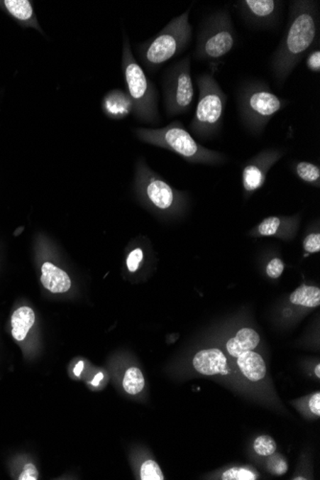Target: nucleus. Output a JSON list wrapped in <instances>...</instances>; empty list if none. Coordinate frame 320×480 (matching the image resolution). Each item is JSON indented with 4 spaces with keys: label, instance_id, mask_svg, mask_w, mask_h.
Masks as SVG:
<instances>
[{
    "label": "nucleus",
    "instance_id": "obj_1",
    "mask_svg": "<svg viewBox=\"0 0 320 480\" xmlns=\"http://www.w3.org/2000/svg\"><path fill=\"white\" fill-rule=\"evenodd\" d=\"M319 29V1H292L288 26L270 62L272 75L281 86L316 42Z\"/></svg>",
    "mask_w": 320,
    "mask_h": 480
},
{
    "label": "nucleus",
    "instance_id": "obj_2",
    "mask_svg": "<svg viewBox=\"0 0 320 480\" xmlns=\"http://www.w3.org/2000/svg\"><path fill=\"white\" fill-rule=\"evenodd\" d=\"M237 112L242 124L253 133H261L288 101L275 94L262 80L243 82L236 92Z\"/></svg>",
    "mask_w": 320,
    "mask_h": 480
},
{
    "label": "nucleus",
    "instance_id": "obj_3",
    "mask_svg": "<svg viewBox=\"0 0 320 480\" xmlns=\"http://www.w3.org/2000/svg\"><path fill=\"white\" fill-rule=\"evenodd\" d=\"M190 9L172 19L154 38L138 46L139 58L150 72L182 53L190 45L193 27L189 23Z\"/></svg>",
    "mask_w": 320,
    "mask_h": 480
},
{
    "label": "nucleus",
    "instance_id": "obj_4",
    "mask_svg": "<svg viewBox=\"0 0 320 480\" xmlns=\"http://www.w3.org/2000/svg\"><path fill=\"white\" fill-rule=\"evenodd\" d=\"M122 71L136 118L152 124L160 121L157 89L133 57L127 35H124L123 43Z\"/></svg>",
    "mask_w": 320,
    "mask_h": 480
},
{
    "label": "nucleus",
    "instance_id": "obj_5",
    "mask_svg": "<svg viewBox=\"0 0 320 480\" xmlns=\"http://www.w3.org/2000/svg\"><path fill=\"white\" fill-rule=\"evenodd\" d=\"M136 136L147 143L173 151L192 163H223L224 156L201 146L180 121L161 129H138Z\"/></svg>",
    "mask_w": 320,
    "mask_h": 480
},
{
    "label": "nucleus",
    "instance_id": "obj_6",
    "mask_svg": "<svg viewBox=\"0 0 320 480\" xmlns=\"http://www.w3.org/2000/svg\"><path fill=\"white\" fill-rule=\"evenodd\" d=\"M237 43L231 13L221 9L202 21L193 57L197 61H211L226 56Z\"/></svg>",
    "mask_w": 320,
    "mask_h": 480
},
{
    "label": "nucleus",
    "instance_id": "obj_7",
    "mask_svg": "<svg viewBox=\"0 0 320 480\" xmlns=\"http://www.w3.org/2000/svg\"><path fill=\"white\" fill-rule=\"evenodd\" d=\"M197 84L199 101L190 129L198 136H212L223 124L228 96L211 74L197 77Z\"/></svg>",
    "mask_w": 320,
    "mask_h": 480
},
{
    "label": "nucleus",
    "instance_id": "obj_8",
    "mask_svg": "<svg viewBox=\"0 0 320 480\" xmlns=\"http://www.w3.org/2000/svg\"><path fill=\"white\" fill-rule=\"evenodd\" d=\"M163 93L168 116L187 114L190 111L195 95L190 56L183 58L167 70L163 78Z\"/></svg>",
    "mask_w": 320,
    "mask_h": 480
},
{
    "label": "nucleus",
    "instance_id": "obj_9",
    "mask_svg": "<svg viewBox=\"0 0 320 480\" xmlns=\"http://www.w3.org/2000/svg\"><path fill=\"white\" fill-rule=\"evenodd\" d=\"M138 187L145 202L162 212H176L184 205V196L158 178L146 167L138 170Z\"/></svg>",
    "mask_w": 320,
    "mask_h": 480
},
{
    "label": "nucleus",
    "instance_id": "obj_10",
    "mask_svg": "<svg viewBox=\"0 0 320 480\" xmlns=\"http://www.w3.org/2000/svg\"><path fill=\"white\" fill-rule=\"evenodd\" d=\"M236 7L248 26L267 30L277 27L283 2L278 0H241L237 2Z\"/></svg>",
    "mask_w": 320,
    "mask_h": 480
},
{
    "label": "nucleus",
    "instance_id": "obj_11",
    "mask_svg": "<svg viewBox=\"0 0 320 480\" xmlns=\"http://www.w3.org/2000/svg\"><path fill=\"white\" fill-rule=\"evenodd\" d=\"M278 150H266L248 163L243 169L242 180L245 194L250 195L264 185L267 172L281 158Z\"/></svg>",
    "mask_w": 320,
    "mask_h": 480
},
{
    "label": "nucleus",
    "instance_id": "obj_12",
    "mask_svg": "<svg viewBox=\"0 0 320 480\" xmlns=\"http://www.w3.org/2000/svg\"><path fill=\"white\" fill-rule=\"evenodd\" d=\"M228 359L218 348L199 351L193 359V366L202 375L213 376L226 373Z\"/></svg>",
    "mask_w": 320,
    "mask_h": 480
},
{
    "label": "nucleus",
    "instance_id": "obj_13",
    "mask_svg": "<svg viewBox=\"0 0 320 480\" xmlns=\"http://www.w3.org/2000/svg\"><path fill=\"white\" fill-rule=\"evenodd\" d=\"M103 111L111 119H123L133 112L131 102L128 92L114 89L106 93L103 99Z\"/></svg>",
    "mask_w": 320,
    "mask_h": 480
},
{
    "label": "nucleus",
    "instance_id": "obj_14",
    "mask_svg": "<svg viewBox=\"0 0 320 480\" xmlns=\"http://www.w3.org/2000/svg\"><path fill=\"white\" fill-rule=\"evenodd\" d=\"M40 281L46 290L53 293H67L71 287V280L67 273L49 262L43 265Z\"/></svg>",
    "mask_w": 320,
    "mask_h": 480
},
{
    "label": "nucleus",
    "instance_id": "obj_15",
    "mask_svg": "<svg viewBox=\"0 0 320 480\" xmlns=\"http://www.w3.org/2000/svg\"><path fill=\"white\" fill-rule=\"evenodd\" d=\"M237 364L245 377L251 382H258L266 376L267 366L264 359L253 350L241 354L237 358Z\"/></svg>",
    "mask_w": 320,
    "mask_h": 480
},
{
    "label": "nucleus",
    "instance_id": "obj_16",
    "mask_svg": "<svg viewBox=\"0 0 320 480\" xmlns=\"http://www.w3.org/2000/svg\"><path fill=\"white\" fill-rule=\"evenodd\" d=\"M260 344V336L256 331L250 328H243L238 331L236 336L229 339L226 342V349L234 358H238L241 354L253 351Z\"/></svg>",
    "mask_w": 320,
    "mask_h": 480
},
{
    "label": "nucleus",
    "instance_id": "obj_17",
    "mask_svg": "<svg viewBox=\"0 0 320 480\" xmlns=\"http://www.w3.org/2000/svg\"><path fill=\"white\" fill-rule=\"evenodd\" d=\"M2 4H4L5 10L16 21L24 24H28L29 26L34 27V28L42 32L40 24L35 18L32 2L28 1V0H5L2 2Z\"/></svg>",
    "mask_w": 320,
    "mask_h": 480
},
{
    "label": "nucleus",
    "instance_id": "obj_18",
    "mask_svg": "<svg viewBox=\"0 0 320 480\" xmlns=\"http://www.w3.org/2000/svg\"><path fill=\"white\" fill-rule=\"evenodd\" d=\"M35 320V312L30 307L24 306L16 310L11 318L13 339L18 342L24 341L34 325Z\"/></svg>",
    "mask_w": 320,
    "mask_h": 480
},
{
    "label": "nucleus",
    "instance_id": "obj_19",
    "mask_svg": "<svg viewBox=\"0 0 320 480\" xmlns=\"http://www.w3.org/2000/svg\"><path fill=\"white\" fill-rule=\"evenodd\" d=\"M289 301L294 305L316 308L320 305L319 288L303 285L292 293Z\"/></svg>",
    "mask_w": 320,
    "mask_h": 480
},
{
    "label": "nucleus",
    "instance_id": "obj_20",
    "mask_svg": "<svg viewBox=\"0 0 320 480\" xmlns=\"http://www.w3.org/2000/svg\"><path fill=\"white\" fill-rule=\"evenodd\" d=\"M145 380L143 374L136 367L128 369L123 378V388L128 394L136 395L143 391Z\"/></svg>",
    "mask_w": 320,
    "mask_h": 480
},
{
    "label": "nucleus",
    "instance_id": "obj_21",
    "mask_svg": "<svg viewBox=\"0 0 320 480\" xmlns=\"http://www.w3.org/2000/svg\"><path fill=\"white\" fill-rule=\"evenodd\" d=\"M295 173L303 182L319 186L320 169L316 164L301 161L295 166Z\"/></svg>",
    "mask_w": 320,
    "mask_h": 480
},
{
    "label": "nucleus",
    "instance_id": "obj_22",
    "mask_svg": "<svg viewBox=\"0 0 320 480\" xmlns=\"http://www.w3.org/2000/svg\"><path fill=\"white\" fill-rule=\"evenodd\" d=\"M294 219H282L280 217H267L257 227L261 236H273L277 234L279 230L286 224L291 223Z\"/></svg>",
    "mask_w": 320,
    "mask_h": 480
},
{
    "label": "nucleus",
    "instance_id": "obj_23",
    "mask_svg": "<svg viewBox=\"0 0 320 480\" xmlns=\"http://www.w3.org/2000/svg\"><path fill=\"white\" fill-rule=\"evenodd\" d=\"M254 451L261 457H269L276 452V442L270 435H262L256 438L253 445Z\"/></svg>",
    "mask_w": 320,
    "mask_h": 480
},
{
    "label": "nucleus",
    "instance_id": "obj_24",
    "mask_svg": "<svg viewBox=\"0 0 320 480\" xmlns=\"http://www.w3.org/2000/svg\"><path fill=\"white\" fill-rule=\"evenodd\" d=\"M269 460L267 462V470L273 476H283L288 471L289 466L285 457L280 454H272L269 455Z\"/></svg>",
    "mask_w": 320,
    "mask_h": 480
},
{
    "label": "nucleus",
    "instance_id": "obj_25",
    "mask_svg": "<svg viewBox=\"0 0 320 480\" xmlns=\"http://www.w3.org/2000/svg\"><path fill=\"white\" fill-rule=\"evenodd\" d=\"M140 477L142 480H163L162 471L154 460H147L141 466Z\"/></svg>",
    "mask_w": 320,
    "mask_h": 480
},
{
    "label": "nucleus",
    "instance_id": "obj_26",
    "mask_svg": "<svg viewBox=\"0 0 320 480\" xmlns=\"http://www.w3.org/2000/svg\"><path fill=\"white\" fill-rule=\"evenodd\" d=\"M223 480H255L256 474L248 469L231 468L224 471L221 476Z\"/></svg>",
    "mask_w": 320,
    "mask_h": 480
},
{
    "label": "nucleus",
    "instance_id": "obj_27",
    "mask_svg": "<svg viewBox=\"0 0 320 480\" xmlns=\"http://www.w3.org/2000/svg\"><path fill=\"white\" fill-rule=\"evenodd\" d=\"M285 264L279 258H273L267 266V274L272 279H277L283 273Z\"/></svg>",
    "mask_w": 320,
    "mask_h": 480
},
{
    "label": "nucleus",
    "instance_id": "obj_28",
    "mask_svg": "<svg viewBox=\"0 0 320 480\" xmlns=\"http://www.w3.org/2000/svg\"><path fill=\"white\" fill-rule=\"evenodd\" d=\"M303 248L309 253H316L320 251V234L319 233H311L304 239Z\"/></svg>",
    "mask_w": 320,
    "mask_h": 480
},
{
    "label": "nucleus",
    "instance_id": "obj_29",
    "mask_svg": "<svg viewBox=\"0 0 320 480\" xmlns=\"http://www.w3.org/2000/svg\"><path fill=\"white\" fill-rule=\"evenodd\" d=\"M143 260V251L141 249H136L131 252L127 258V267L131 273H135L138 270L139 264Z\"/></svg>",
    "mask_w": 320,
    "mask_h": 480
},
{
    "label": "nucleus",
    "instance_id": "obj_30",
    "mask_svg": "<svg viewBox=\"0 0 320 480\" xmlns=\"http://www.w3.org/2000/svg\"><path fill=\"white\" fill-rule=\"evenodd\" d=\"M306 65L309 70L314 73L320 72V50L319 48L314 49L310 54L308 55L307 60H306Z\"/></svg>",
    "mask_w": 320,
    "mask_h": 480
},
{
    "label": "nucleus",
    "instance_id": "obj_31",
    "mask_svg": "<svg viewBox=\"0 0 320 480\" xmlns=\"http://www.w3.org/2000/svg\"><path fill=\"white\" fill-rule=\"evenodd\" d=\"M18 480H38L39 479V473H38L37 468L32 463H27L24 466L23 471L18 476Z\"/></svg>",
    "mask_w": 320,
    "mask_h": 480
},
{
    "label": "nucleus",
    "instance_id": "obj_32",
    "mask_svg": "<svg viewBox=\"0 0 320 480\" xmlns=\"http://www.w3.org/2000/svg\"><path fill=\"white\" fill-rule=\"evenodd\" d=\"M309 407L311 413L316 414V416L320 415V393L316 392V394H314L309 402Z\"/></svg>",
    "mask_w": 320,
    "mask_h": 480
},
{
    "label": "nucleus",
    "instance_id": "obj_33",
    "mask_svg": "<svg viewBox=\"0 0 320 480\" xmlns=\"http://www.w3.org/2000/svg\"><path fill=\"white\" fill-rule=\"evenodd\" d=\"M83 369H84V363L83 361H80V363L77 364V366L74 367V374H75L76 376H77V377H79V376L81 375L82 371H83Z\"/></svg>",
    "mask_w": 320,
    "mask_h": 480
},
{
    "label": "nucleus",
    "instance_id": "obj_34",
    "mask_svg": "<svg viewBox=\"0 0 320 480\" xmlns=\"http://www.w3.org/2000/svg\"><path fill=\"white\" fill-rule=\"evenodd\" d=\"M104 378V375L102 373H99V374H97L95 376L94 380L92 381V385L94 386H97L99 385L100 381H102Z\"/></svg>",
    "mask_w": 320,
    "mask_h": 480
},
{
    "label": "nucleus",
    "instance_id": "obj_35",
    "mask_svg": "<svg viewBox=\"0 0 320 480\" xmlns=\"http://www.w3.org/2000/svg\"><path fill=\"white\" fill-rule=\"evenodd\" d=\"M314 373H316L317 378H320V364H317L316 369H314Z\"/></svg>",
    "mask_w": 320,
    "mask_h": 480
},
{
    "label": "nucleus",
    "instance_id": "obj_36",
    "mask_svg": "<svg viewBox=\"0 0 320 480\" xmlns=\"http://www.w3.org/2000/svg\"><path fill=\"white\" fill-rule=\"evenodd\" d=\"M302 479V477H297V479Z\"/></svg>",
    "mask_w": 320,
    "mask_h": 480
}]
</instances>
